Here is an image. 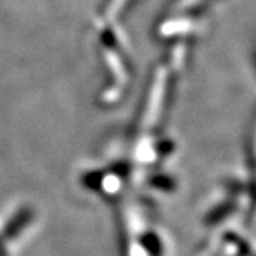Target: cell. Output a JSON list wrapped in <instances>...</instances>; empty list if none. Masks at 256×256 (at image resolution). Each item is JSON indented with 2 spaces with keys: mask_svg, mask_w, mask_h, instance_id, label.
<instances>
[{
  "mask_svg": "<svg viewBox=\"0 0 256 256\" xmlns=\"http://www.w3.org/2000/svg\"><path fill=\"white\" fill-rule=\"evenodd\" d=\"M33 216H34V212L28 206H24V208L18 210L13 215V218L8 222V225L4 226V229H3V238L8 239V240L18 238V235H20V232L32 222Z\"/></svg>",
  "mask_w": 256,
  "mask_h": 256,
  "instance_id": "6da1fadb",
  "label": "cell"
},
{
  "mask_svg": "<svg viewBox=\"0 0 256 256\" xmlns=\"http://www.w3.org/2000/svg\"><path fill=\"white\" fill-rule=\"evenodd\" d=\"M236 210V202L229 200V201H225L220 204L218 206H215L214 210H210V214L205 216V224L208 226H215L218 225L220 222H222L224 220H226L230 214H234Z\"/></svg>",
  "mask_w": 256,
  "mask_h": 256,
  "instance_id": "7a4b0ae2",
  "label": "cell"
},
{
  "mask_svg": "<svg viewBox=\"0 0 256 256\" xmlns=\"http://www.w3.org/2000/svg\"><path fill=\"white\" fill-rule=\"evenodd\" d=\"M0 256H8V250H6V246H4L2 238H0Z\"/></svg>",
  "mask_w": 256,
  "mask_h": 256,
  "instance_id": "8992f818",
  "label": "cell"
},
{
  "mask_svg": "<svg viewBox=\"0 0 256 256\" xmlns=\"http://www.w3.org/2000/svg\"><path fill=\"white\" fill-rule=\"evenodd\" d=\"M140 242H141V246L146 249V254L150 256H162L164 254L162 240L156 232H146L141 236Z\"/></svg>",
  "mask_w": 256,
  "mask_h": 256,
  "instance_id": "3957f363",
  "label": "cell"
},
{
  "mask_svg": "<svg viewBox=\"0 0 256 256\" xmlns=\"http://www.w3.org/2000/svg\"><path fill=\"white\" fill-rule=\"evenodd\" d=\"M102 180H104V176L101 174H98V172H92V174L84 176L82 182H84V185L87 188H90V190H98L101 186V184H102Z\"/></svg>",
  "mask_w": 256,
  "mask_h": 256,
  "instance_id": "5b68a950",
  "label": "cell"
},
{
  "mask_svg": "<svg viewBox=\"0 0 256 256\" xmlns=\"http://www.w3.org/2000/svg\"><path fill=\"white\" fill-rule=\"evenodd\" d=\"M150 184L160 191L172 192L175 190V181L168 175H156L150 180Z\"/></svg>",
  "mask_w": 256,
  "mask_h": 256,
  "instance_id": "277c9868",
  "label": "cell"
}]
</instances>
